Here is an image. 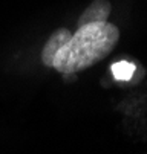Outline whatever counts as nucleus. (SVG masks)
<instances>
[{
  "mask_svg": "<svg viewBox=\"0 0 147 154\" xmlns=\"http://www.w3.org/2000/svg\"><path fill=\"white\" fill-rule=\"evenodd\" d=\"M112 12V5L109 0H94V2L81 12L77 28L86 26L91 23H104L107 21L109 15Z\"/></svg>",
  "mask_w": 147,
  "mask_h": 154,
  "instance_id": "f03ea898",
  "label": "nucleus"
},
{
  "mask_svg": "<svg viewBox=\"0 0 147 154\" xmlns=\"http://www.w3.org/2000/svg\"><path fill=\"white\" fill-rule=\"evenodd\" d=\"M133 70H135L133 64H130L127 61H118L112 66V72L118 79H129L132 76Z\"/></svg>",
  "mask_w": 147,
  "mask_h": 154,
  "instance_id": "20e7f679",
  "label": "nucleus"
},
{
  "mask_svg": "<svg viewBox=\"0 0 147 154\" xmlns=\"http://www.w3.org/2000/svg\"><path fill=\"white\" fill-rule=\"evenodd\" d=\"M71 35H72L71 31L66 29V28H60V29H57L55 32L51 34V37L46 41V45L41 49V61H43L45 66L52 67V61H54L55 54L66 45V41L71 38Z\"/></svg>",
  "mask_w": 147,
  "mask_h": 154,
  "instance_id": "7ed1b4c3",
  "label": "nucleus"
},
{
  "mask_svg": "<svg viewBox=\"0 0 147 154\" xmlns=\"http://www.w3.org/2000/svg\"><path fill=\"white\" fill-rule=\"evenodd\" d=\"M120 40V29L112 23H91L77 28L54 57L52 67L63 75H74L86 70L115 49Z\"/></svg>",
  "mask_w": 147,
  "mask_h": 154,
  "instance_id": "f257e3e1",
  "label": "nucleus"
}]
</instances>
